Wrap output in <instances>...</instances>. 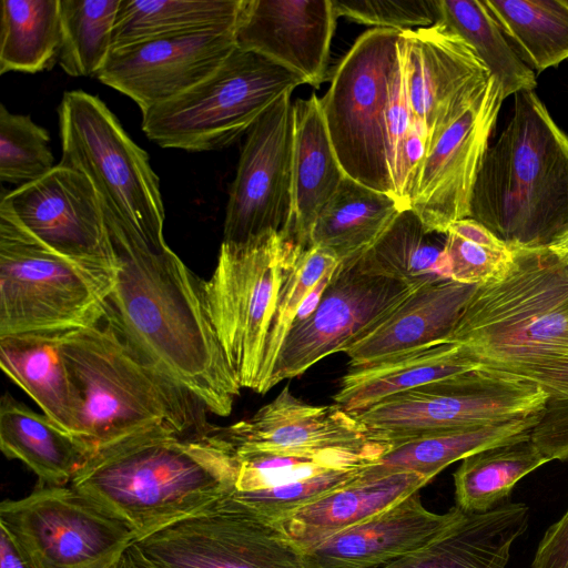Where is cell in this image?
I'll list each match as a JSON object with an SVG mask.
<instances>
[{
  "label": "cell",
  "mask_w": 568,
  "mask_h": 568,
  "mask_svg": "<svg viewBox=\"0 0 568 568\" xmlns=\"http://www.w3.org/2000/svg\"><path fill=\"white\" fill-rule=\"evenodd\" d=\"M103 210L116 263L104 316L210 413L229 416L242 387L209 318L203 281L164 239L146 240Z\"/></svg>",
  "instance_id": "6da1fadb"
},
{
  "label": "cell",
  "mask_w": 568,
  "mask_h": 568,
  "mask_svg": "<svg viewBox=\"0 0 568 568\" xmlns=\"http://www.w3.org/2000/svg\"><path fill=\"white\" fill-rule=\"evenodd\" d=\"M233 469L220 427L158 430L97 452L70 486L123 523L136 542L219 501Z\"/></svg>",
  "instance_id": "7a4b0ae2"
},
{
  "label": "cell",
  "mask_w": 568,
  "mask_h": 568,
  "mask_svg": "<svg viewBox=\"0 0 568 568\" xmlns=\"http://www.w3.org/2000/svg\"><path fill=\"white\" fill-rule=\"evenodd\" d=\"M511 248L508 273L477 286L447 341L549 397L568 377V265L548 247Z\"/></svg>",
  "instance_id": "3957f363"
},
{
  "label": "cell",
  "mask_w": 568,
  "mask_h": 568,
  "mask_svg": "<svg viewBox=\"0 0 568 568\" xmlns=\"http://www.w3.org/2000/svg\"><path fill=\"white\" fill-rule=\"evenodd\" d=\"M469 217L509 247H547L568 232V135L535 91L514 95L511 116L484 156Z\"/></svg>",
  "instance_id": "277c9868"
},
{
  "label": "cell",
  "mask_w": 568,
  "mask_h": 568,
  "mask_svg": "<svg viewBox=\"0 0 568 568\" xmlns=\"http://www.w3.org/2000/svg\"><path fill=\"white\" fill-rule=\"evenodd\" d=\"M82 396L78 437L97 452L158 430L209 428L204 404L150 362L104 315L61 334Z\"/></svg>",
  "instance_id": "5b68a950"
},
{
  "label": "cell",
  "mask_w": 568,
  "mask_h": 568,
  "mask_svg": "<svg viewBox=\"0 0 568 568\" xmlns=\"http://www.w3.org/2000/svg\"><path fill=\"white\" fill-rule=\"evenodd\" d=\"M115 271L47 246L0 201V336L64 333L102 318Z\"/></svg>",
  "instance_id": "8992f818"
},
{
  "label": "cell",
  "mask_w": 568,
  "mask_h": 568,
  "mask_svg": "<svg viewBox=\"0 0 568 568\" xmlns=\"http://www.w3.org/2000/svg\"><path fill=\"white\" fill-rule=\"evenodd\" d=\"M305 83L268 58L236 48L205 80L142 112V130L162 148L221 150L247 133L285 93Z\"/></svg>",
  "instance_id": "52a82bcc"
},
{
  "label": "cell",
  "mask_w": 568,
  "mask_h": 568,
  "mask_svg": "<svg viewBox=\"0 0 568 568\" xmlns=\"http://www.w3.org/2000/svg\"><path fill=\"white\" fill-rule=\"evenodd\" d=\"M60 165L83 173L103 207L123 227L148 240H163L165 212L159 178L149 155L98 97L81 90L63 94L58 108Z\"/></svg>",
  "instance_id": "ba28073f"
},
{
  "label": "cell",
  "mask_w": 568,
  "mask_h": 568,
  "mask_svg": "<svg viewBox=\"0 0 568 568\" xmlns=\"http://www.w3.org/2000/svg\"><path fill=\"white\" fill-rule=\"evenodd\" d=\"M402 32L373 28L362 33L335 67L321 98L327 131L345 174L395 199L387 114Z\"/></svg>",
  "instance_id": "9c48e42d"
},
{
  "label": "cell",
  "mask_w": 568,
  "mask_h": 568,
  "mask_svg": "<svg viewBox=\"0 0 568 568\" xmlns=\"http://www.w3.org/2000/svg\"><path fill=\"white\" fill-rule=\"evenodd\" d=\"M296 242L284 232L248 242H222L213 274L203 281L209 318L242 388L256 392L268 326Z\"/></svg>",
  "instance_id": "30bf717a"
},
{
  "label": "cell",
  "mask_w": 568,
  "mask_h": 568,
  "mask_svg": "<svg viewBox=\"0 0 568 568\" xmlns=\"http://www.w3.org/2000/svg\"><path fill=\"white\" fill-rule=\"evenodd\" d=\"M547 400L536 383L478 367L392 395L354 416L373 439L392 447L435 430L528 416Z\"/></svg>",
  "instance_id": "8fae6325"
},
{
  "label": "cell",
  "mask_w": 568,
  "mask_h": 568,
  "mask_svg": "<svg viewBox=\"0 0 568 568\" xmlns=\"http://www.w3.org/2000/svg\"><path fill=\"white\" fill-rule=\"evenodd\" d=\"M4 529L34 568H109L135 542L133 532L72 486L38 481L0 505Z\"/></svg>",
  "instance_id": "7c38bea8"
},
{
  "label": "cell",
  "mask_w": 568,
  "mask_h": 568,
  "mask_svg": "<svg viewBox=\"0 0 568 568\" xmlns=\"http://www.w3.org/2000/svg\"><path fill=\"white\" fill-rule=\"evenodd\" d=\"M134 544L158 568H304L273 523L225 497Z\"/></svg>",
  "instance_id": "4fadbf2b"
},
{
  "label": "cell",
  "mask_w": 568,
  "mask_h": 568,
  "mask_svg": "<svg viewBox=\"0 0 568 568\" xmlns=\"http://www.w3.org/2000/svg\"><path fill=\"white\" fill-rule=\"evenodd\" d=\"M415 290L398 280L364 273L355 262L339 263L317 307L286 335L270 389L301 376L321 359L345 352Z\"/></svg>",
  "instance_id": "5bb4252c"
},
{
  "label": "cell",
  "mask_w": 568,
  "mask_h": 568,
  "mask_svg": "<svg viewBox=\"0 0 568 568\" xmlns=\"http://www.w3.org/2000/svg\"><path fill=\"white\" fill-rule=\"evenodd\" d=\"M292 93L280 98L247 131L231 184L224 243L284 232L292 222L294 115Z\"/></svg>",
  "instance_id": "9a60e30c"
},
{
  "label": "cell",
  "mask_w": 568,
  "mask_h": 568,
  "mask_svg": "<svg viewBox=\"0 0 568 568\" xmlns=\"http://www.w3.org/2000/svg\"><path fill=\"white\" fill-rule=\"evenodd\" d=\"M505 100L490 77L484 92L428 148L409 209L428 232L447 234L469 217L470 200Z\"/></svg>",
  "instance_id": "2e32d148"
},
{
  "label": "cell",
  "mask_w": 568,
  "mask_h": 568,
  "mask_svg": "<svg viewBox=\"0 0 568 568\" xmlns=\"http://www.w3.org/2000/svg\"><path fill=\"white\" fill-rule=\"evenodd\" d=\"M17 220L55 252L115 271L102 202L90 180L59 163L42 178L1 195Z\"/></svg>",
  "instance_id": "e0dca14e"
},
{
  "label": "cell",
  "mask_w": 568,
  "mask_h": 568,
  "mask_svg": "<svg viewBox=\"0 0 568 568\" xmlns=\"http://www.w3.org/2000/svg\"><path fill=\"white\" fill-rule=\"evenodd\" d=\"M398 49L407 100L429 148L484 92L491 75L474 49L439 23L403 31Z\"/></svg>",
  "instance_id": "ac0fdd59"
},
{
  "label": "cell",
  "mask_w": 568,
  "mask_h": 568,
  "mask_svg": "<svg viewBox=\"0 0 568 568\" xmlns=\"http://www.w3.org/2000/svg\"><path fill=\"white\" fill-rule=\"evenodd\" d=\"M235 26L114 48L95 77L132 99L144 112L181 95L215 72L236 49Z\"/></svg>",
  "instance_id": "d6986e66"
},
{
  "label": "cell",
  "mask_w": 568,
  "mask_h": 568,
  "mask_svg": "<svg viewBox=\"0 0 568 568\" xmlns=\"http://www.w3.org/2000/svg\"><path fill=\"white\" fill-rule=\"evenodd\" d=\"M220 428L237 452L306 457L359 453L379 458L390 448L373 439L365 426L341 406L305 403L288 386L251 417Z\"/></svg>",
  "instance_id": "ffe728a7"
},
{
  "label": "cell",
  "mask_w": 568,
  "mask_h": 568,
  "mask_svg": "<svg viewBox=\"0 0 568 568\" xmlns=\"http://www.w3.org/2000/svg\"><path fill=\"white\" fill-rule=\"evenodd\" d=\"M337 18L332 0H242L236 48L268 58L317 89L327 79Z\"/></svg>",
  "instance_id": "44dd1931"
},
{
  "label": "cell",
  "mask_w": 568,
  "mask_h": 568,
  "mask_svg": "<svg viewBox=\"0 0 568 568\" xmlns=\"http://www.w3.org/2000/svg\"><path fill=\"white\" fill-rule=\"evenodd\" d=\"M465 511L428 510L418 491L301 551L304 568H379L429 544Z\"/></svg>",
  "instance_id": "7402d4cb"
},
{
  "label": "cell",
  "mask_w": 568,
  "mask_h": 568,
  "mask_svg": "<svg viewBox=\"0 0 568 568\" xmlns=\"http://www.w3.org/2000/svg\"><path fill=\"white\" fill-rule=\"evenodd\" d=\"M477 286L445 278L416 288L385 320L345 349L349 367L447 341Z\"/></svg>",
  "instance_id": "603a6c76"
},
{
  "label": "cell",
  "mask_w": 568,
  "mask_h": 568,
  "mask_svg": "<svg viewBox=\"0 0 568 568\" xmlns=\"http://www.w3.org/2000/svg\"><path fill=\"white\" fill-rule=\"evenodd\" d=\"M363 470V469H362ZM430 480L409 471L359 476L273 523L302 551L418 491Z\"/></svg>",
  "instance_id": "cb8c5ba5"
},
{
  "label": "cell",
  "mask_w": 568,
  "mask_h": 568,
  "mask_svg": "<svg viewBox=\"0 0 568 568\" xmlns=\"http://www.w3.org/2000/svg\"><path fill=\"white\" fill-rule=\"evenodd\" d=\"M528 518L525 504L510 501L486 513H464L429 544L379 568H505Z\"/></svg>",
  "instance_id": "d4e9b609"
},
{
  "label": "cell",
  "mask_w": 568,
  "mask_h": 568,
  "mask_svg": "<svg viewBox=\"0 0 568 568\" xmlns=\"http://www.w3.org/2000/svg\"><path fill=\"white\" fill-rule=\"evenodd\" d=\"M292 222L287 233L308 248L311 230L344 176L333 148L321 99L312 93L293 102Z\"/></svg>",
  "instance_id": "484cf974"
},
{
  "label": "cell",
  "mask_w": 568,
  "mask_h": 568,
  "mask_svg": "<svg viewBox=\"0 0 568 568\" xmlns=\"http://www.w3.org/2000/svg\"><path fill=\"white\" fill-rule=\"evenodd\" d=\"M478 367L459 344L434 342L372 364L349 367L333 400L356 415L392 395Z\"/></svg>",
  "instance_id": "4316f807"
},
{
  "label": "cell",
  "mask_w": 568,
  "mask_h": 568,
  "mask_svg": "<svg viewBox=\"0 0 568 568\" xmlns=\"http://www.w3.org/2000/svg\"><path fill=\"white\" fill-rule=\"evenodd\" d=\"M61 334L0 336V366L44 415L78 437L83 402L62 353Z\"/></svg>",
  "instance_id": "83f0119b"
},
{
  "label": "cell",
  "mask_w": 568,
  "mask_h": 568,
  "mask_svg": "<svg viewBox=\"0 0 568 568\" xmlns=\"http://www.w3.org/2000/svg\"><path fill=\"white\" fill-rule=\"evenodd\" d=\"M0 448L8 459L31 469L38 481L52 486L70 484L93 455L83 440L8 393L0 402Z\"/></svg>",
  "instance_id": "f1b7e54d"
},
{
  "label": "cell",
  "mask_w": 568,
  "mask_h": 568,
  "mask_svg": "<svg viewBox=\"0 0 568 568\" xmlns=\"http://www.w3.org/2000/svg\"><path fill=\"white\" fill-rule=\"evenodd\" d=\"M539 417L540 412L499 424L426 433L393 445L375 463L363 468L362 475L409 471L432 480L448 465L468 455L530 433Z\"/></svg>",
  "instance_id": "f546056e"
},
{
  "label": "cell",
  "mask_w": 568,
  "mask_h": 568,
  "mask_svg": "<svg viewBox=\"0 0 568 568\" xmlns=\"http://www.w3.org/2000/svg\"><path fill=\"white\" fill-rule=\"evenodd\" d=\"M403 210L395 197L345 175L316 219L308 247L323 248L339 263L352 262L377 241Z\"/></svg>",
  "instance_id": "4dcf8cb0"
},
{
  "label": "cell",
  "mask_w": 568,
  "mask_h": 568,
  "mask_svg": "<svg viewBox=\"0 0 568 568\" xmlns=\"http://www.w3.org/2000/svg\"><path fill=\"white\" fill-rule=\"evenodd\" d=\"M444 235L428 232L410 209L403 210L377 241L352 262L364 273L418 288L449 278L446 237L439 239Z\"/></svg>",
  "instance_id": "1f68e13d"
},
{
  "label": "cell",
  "mask_w": 568,
  "mask_h": 568,
  "mask_svg": "<svg viewBox=\"0 0 568 568\" xmlns=\"http://www.w3.org/2000/svg\"><path fill=\"white\" fill-rule=\"evenodd\" d=\"M549 462L530 433L462 459L454 473L456 506L465 513H486L507 501L519 479Z\"/></svg>",
  "instance_id": "d6a6232c"
},
{
  "label": "cell",
  "mask_w": 568,
  "mask_h": 568,
  "mask_svg": "<svg viewBox=\"0 0 568 568\" xmlns=\"http://www.w3.org/2000/svg\"><path fill=\"white\" fill-rule=\"evenodd\" d=\"M501 32L538 73L568 59V0H483Z\"/></svg>",
  "instance_id": "836d02e7"
},
{
  "label": "cell",
  "mask_w": 568,
  "mask_h": 568,
  "mask_svg": "<svg viewBox=\"0 0 568 568\" xmlns=\"http://www.w3.org/2000/svg\"><path fill=\"white\" fill-rule=\"evenodd\" d=\"M242 0H121L112 49L236 24Z\"/></svg>",
  "instance_id": "e575fe53"
},
{
  "label": "cell",
  "mask_w": 568,
  "mask_h": 568,
  "mask_svg": "<svg viewBox=\"0 0 568 568\" xmlns=\"http://www.w3.org/2000/svg\"><path fill=\"white\" fill-rule=\"evenodd\" d=\"M62 41L60 0H2L0 73L50 69Z\"/></svg>",
  "instance_id": "d590c367"
},
{
  "label": "cell",
  "mask_w": 568,
  "mask_h": 568,
  "mask_svg": "<svg viewBox=\"0 0 568 568\" xmlns=\"http://www.w3.org/2000/svg\"><path fill=\"white\" fill-rule=\"evenodd\" d=\"M437 10L436 23L474 49L500 84L505 99L521 91H535V72L515 52L483 0H437Z\"/></svg>",
  "instance_id": "8d00e7d4"
},
{
  "label": "cell",
  "mask_w": 568,
  "mask_h": 568,
  "mask_svg": "<svg viewBox=\"0 0 568 568\" xmlns=\"http://www.w3.org/2000/svg\"><path fill=\"white\" fill-rule=\"evenodd\" d=\"M121 0H60V67L72 77L97 75L113 44Z\"/></svg>",
  "instance_id": "74e56055"
},
{
  "label": "cell",
  "mask_w": 568,
  "mask_h": 568,
  "mask_svg": "<svg viewBox=\"0 0 568 568\" xmlns=\"http://www.w3.org/2000/svg\"><path fill=\"white\" fill-rule=\"evenodd\" d=\"M377 459L359 453L306 457L233 449L232 483L223 497L236 498L281 488L334 469L366 467Z\"/></svg>",
  "instance_id": "f35d334b"
},
{
  "label": "cell",
  "mask_w": 568,
  "mask_h": 568,
  "mask_svg": "<svg viewBox=\"0 0 568 568\" xmlns=\"http://www.w3.org/2000/svg\"><path fill=\"white\" fill-rule=\"evenodd\" d=\"M338 264L339 261L323 248L295 245L284 268L268 326L256 393L270 390L275 362L300 307L320 280Z\"/></svg>",
  "instance_id": "ab89813d"
},
{
  "label": "cell",
  "mask_w": 568,
  "mask_h": 568,
  "mask_svg": "<svg viewBox=\"0 0 568 568\" xmlns=\"http://www.w3.org/2000/svg\"><path fill=\"white\" fill-rule=\"evenodd\" d=\"M49 132L29 115L14 114L0 104V179L23 185L42 178L53 165Z\"/></svg>",
  "instance_id": "60d3db41"
},
{
  "label": "cell",
  "mask_w": 568,
  "mask_h": 568,
  "mask_svg": "<svg viewBox=\"0 0 568 568\" xmlns=\"http://www.w3.org/2000/svg\"><path fill=\"white\" fill-rule=\"evenodd\" d=\"M337 17L399 31L416 30L435 24L438 19L437 0H332Z\"/></svg>",
  "instance_id": "b9f144b4"
},
{
  "label": "cell",
  "mask_w": 568,
  "mask_h": 568,
  "mask_svg": "<svg viewBox=\"0 0 568 568\" xmlns=\"http://www.w3.org/2000/svg\"><path fill=\"white\" fill-rule=\"evenodd\" d=\"M445 254L448 261L449 278L474 285L488 284L503 278L514 260L511 247L505 250L486 247L450 232L446 234Z\"/></svg>",
  "instance_id": "7bdbcfd3"
},
{
  "label": "cell",
  "mask_w": 568,
  "mask_h": 568,
  "mask_svg": "<svg viewBox=\"0 0 568 568\" xmlns=\"http://www.w3.org/2000/svg\"><path fill=\"white\" fill-rule=\"evenodd\" d=\"M530 437L549 462L568 459V377L549 395Z\"/></svg>",
  "instance_id": "ee69618b"
},
{
  "label": "cell",
  "mask_w": 568,
  "mask_h": 568,
  "mask_svg": "<svg viewBox=\"0 0 568 568\" xmlns=\"http://www.w3.org/2000/svg\"><path fill=\"white\" fill-rule=\"evenodd\" d=\"M532 568H568V508L545 532L536 550Z\"/></svg>",
  "instance_id": "f6af8a7d"
},
{
  "label": "cell",
  "mask_w": 568,
  "mask_h": 568,
  "mask_svg": "<svg viewBox=\"0 0 568 568\" xmlns=\"http://www.w3.org/2000/svg\"><path fill=\"white\" fill-rule=\"evenodd\" d=\"M464 240L496 250L509 248V246L499 240L481 223L471 217H466L453 223L448 231Z\"/></svg>",
  "instance_id": "bcb514c9"
},
{
  "label": "cell",
  "mask_w": 568,
  "mask_h": 568,
  "mask_svg": "<svg viewBox=\"0 0 568 568\" xmlns=\"http://www.w3.org/2000/svg\"><path fill=\"white\" fill-rule=\"evenodd\" d=\"M0 568H34L10 535L0 528Z\"/></svg>",
  "instance_id": "7dc6e473"
},
{
  "label": "cell",
  "mask_w": 568,
  "mask_h": 568,
  "mask_svg": "<svg viewBox=\"0 0 568 568\" xmlns=\"http://www.w3.org/2000/svg\"><path fill=\"white\" fill-rule=\"evenodd\" d=\"M121 566L122 568H158L142 554L135 544L125 550L121 558Z\"/></svg>",
  "instance_id": "c3c4849f"
},
{
  "label": "cell",
  "mask_w": 568,
  "mask_h": 568,
  "mask_svg": "<svg viewBox=\"0 0 568 568\" xmlns=\"http://www.w3.org/2000/svg\"><path fill=\"white\" fill-rule=\"evenodd\" d=\"M547 247L555 256L568 265V232Z\"/></svg>",
  "instance_id": "681fc988"
},
{
  "label": "cell",
  "mask_w": 568,
  "mask_h": 568,
  "mask_svg": "<svg viewBox=\"0 0 568 568\" xmlns=\"http://www.w3.org/2000/svg\"><path fill=\"white\" fill-rule=\"evenodd\" d=\"M109 568H122L121 567V559L116 564H114L113 566H111Z\"/></svg>",
  "instance_id": "f907efd6"
}]
</instances>
